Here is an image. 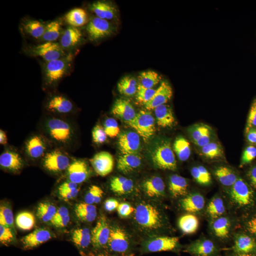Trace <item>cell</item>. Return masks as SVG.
I'll use <instances>...</instances> for the list:
<instances>
[{
    "label": "cell",
    "mask_w": 256,
    "mask_h": 256,
    "mask_svg": "<svg viewBox=\"0 0 256 256\" xmlns=\"http://www.w3.org/2000/svg\"><path fill=\"white\" fill-rule=\"evenodd\" d=\"M60 198L82 220L100 226L112 225L116 208V196L105 176L69 172L58 185Z\"/></svg>",
    "instance_id": "6da1fadb"
},
{
    "label": "cell",
    "mask_w": 256,
    "mask_h": 256,
    "mask_svg": "<svg viewBox=\"0 0 256 256\" xmlns=\"http://www.w3.org/2000/svg\"><path fill=\"white\" fill-rule=\"evenodd\" d=\"M111 80H104L98 85L62 97L64 132L65 136H82L92 120L105 110L108 104Z\"/></svg>",
    "instance_id": "7a4b0ae2"
},
{
    "label": "cell",
    "mask_w": 256,
    "mask_h": 256,
    "mask_svg": "<svg viewBox=\"0 0 256 256\" xmlns=\"http://www.w3.org/2000/svg\"><path fill=\"white\" fill-rule=\"evenodd\" d=\"M67 171L76 174L105 176L112 172V154L100 143L82 136L74 138L66 152Z\"/></svg>",
    "instance_id": "3957f363"
},
{
    "label": "cell",
    "mask_w": 256,
    "mask_h": 256,
    "mask_svg": "<svg viewBox=\"0 0 256 256\" xmlns=\"http://www.w3.org/2000/svg\"><path fill=\"white\" fill-rule=\"evenodd\" d=\"M80 218L62 198L48 200L38 210L32 227L38 238L62 242Z\"/></svg>",
    "instance_id": "277c9868"
},
{
    "label": "cell",
    "mask_w": 256,
    "mask_h": 256,
    "mask_svg": "<svg viewBox=\"0 0 256 256\" xmlns=\"http://www.w3.org/2000/svg\"><path fill=\"white\" fill-rule=\"evenodd\" d=\"M38 82L47 86H60L67 92L84 90L102 82L92 72L88 64H67L40 69L36 74Z\"/></svg>",
    "instance_id": "5b68a950"
},
{
    "label": "cell",
    "mask_w": 256,
    "mask_h": 256,
    "mask_svg": "<svg viewBox=\"0 0 256 256\" xmlns=\"http://www.w3.org/2000/svg\"><path fill=\"white\" fill-rule=\"evenodd\" d=\"M110 238L102 227L80 220L60 242L69 256H100Z\"/></svg>",
    "instance_id": "8992f818"
},
{
    "label": "cell",
    "mask_w": 256,
    "mask_h": 256,
    "mask_svg": "<svg viewBox=\"0 0 256 256\" xmlns=\"http://www.w3.org/2000/svg\"><path fill=\"white\" fill-rule=\"evenodd\" d=\"M192 188L204 196L217 213L223 212L234 197L232 180L226 168L212 165Z\"/></svg>",
    "instance_id": "52a82bcc"
},
{
    "label": "cell",
    "mask_w": 256,
    "mask_h": 256,
    "mask_svg": "<svg viewBox=\"0 0 256 256\" xmlns=\"http://www.w3.org/2000/svg\"><path fill=\"white\" fill-rule=\"evenodd\" d=\"M227 240L235 252L256 256V216L255 212L242 210L230 218L226 228Z\"/></svg>",
    "instance_id": "ba28073f"
},
{
    "label": "cell",
    "mask_w": 256,
    "mask_h": 256,
    "mask_svg": "<svg viewBox=\"0 0 256 256\" xmlns=\"http://www.w3.org/2000/svg\"><path fill=\"white\" fill-rule=\"evenodd\" d=\"M36 234L22 220H8L0 234V249L10 256H31L37 246Z\"/></svg>",
    "instance_id": "9c48e42d"
},
{
    "label": "cell",
    "mask_w": 256,
    "mask_h": 256,
    "mask_svg": "<svg viewBox=\"0 0 256 256\" xmlns=\"http://www.w3.org/2000/svg\"><path fill=\"white\" fill-rule=\"evenodd\" d=\"M129 45L134 60L144 62L166 53L170 50V43L162 32L143 25L136 28Z\"/></svg>",
    "instance_id": "30bf717a"
},
{
    "label": "cell",
    "mask_w": 256,
    "mask_h": 256,
    "mask_svg": "<svg viewBox=\"0 0 256 256\" xmlns=\"http://www.w3.org/2000/svg\"><path fill=\"white\" fill-rule=\"evenodd\" d=\"M176 214L183 232H206L212 220L210 203L200 197L188 196L182 200Z\"/></svg>",
    "instance_id": "8fae6325"
},
{
    "label": "cell",
    "mask_w": 256,
    "mask_h": 256,
    "mask_svg": "<svg viewBox=\"0 0 256 256\" xmlns=\"http://www.w3.org/2000/svg\"><path fill=\"white\" fill-rule=\"evenodd\" d=\"M124 58V48L118 42L102 40L96 45L88 65L98 78L110 80L108 77L117 70Z\"/></svg>",
    "instance_id": "7c38bea8"
},
{
    "label": "cell",
    "mask_w": 256,
    "mask_h": 256,
    "mask_svg": "<svg viewBox=\"0 0 256 256\" xmlns=\"http://www.w3.org/2000/svg\"><path fill=\"white\" fill-rule=\"evenodd\" d=\"M69 37L67 34L58 30L37 26L31 32L30 42L32 50L36 53L52 60H60L66 50Z\"/></svg>",
    "instance_id": "4fadbf2b"
},
{
    "label": "cell",
    "mask_w": 256,
    "mask_h": 256,
    "mask_svg": "<svg viewBox=\"0 0 256 256\" xmlns=\"http://www.w3.org/2000/svg\"><path fill=\"white\" fill-rule=\"evenodd\" d=\"M168 170L191 186L201 180L205 172L201 161L194 151L183 148L173 151L168 162Z\"/></svg>",
    "instance_id": "5bb4252c"
},
{
    "label": "cell",
    "mask_w": 256,
    "mask_h": 256,
    "mask_svg": "<svg viewBox=\"0 0 256 256\" xmlns=\"http://www.w3.org/2000/svg\"><path fill=\"white\" fill-rule=\"evenodd\" d=\"M256 149V129L252 122L246 121L234 134L228 148L216 158L220 164H232L236 160L248 156Z\"/></svg>",
    "instance_id": "9a60e30c"
},
{
    "label": "cell",
    "mask_w": 256,
    "mask_h": 256,
    "mask_svg": "<svg viewBox=\"0 0 256 256\" xmlns=\"http://www.w3.org/2000/svg\"><path fill=\"white\" fill-rule=\"evenodd\" d=\"M133 12L146 26L154 30H168L174 24V11L165 3L144 2L134 6Z\"/></svg>",
    "instance_id": "2e32d148"
},
{
    "label": "cell",
    "mask_w": 256,
    "mask_h": 256,
    "mask_svg": "<svg viewBox=\"0 0 256 256\" xmlns=\"http://www.w3.org/2000/svg\"><path fill=\"white\" fill-rule=\"evenodd\" d=\"M142 256H169L171 250L170 234L164 229H146L134 240Z\"/></svg>",
    "instance_id": "e0dca14e"
},
{
    "label": "cell",
    "mask_w": 256,
    "mask_h": 256,
    "mask_svg": "<svg viewBox=\"0 0 256 256\" xmlns=\"http://www.w3.org/2000/svg\"><path fill=\"white\" fill-rule=\"evenodd\" d=\"M94 37L92 28H85L70 35L66 50L60 62L64 64L84 63L90 58L95 48Z\"/></svg>",
    "instance_id": "ac0fdd59"
},
{
    "label": "cell",
    "mask_w": 256,
    "mask_h": 256,
    "mask_svg": "<svg viewBox=\"0 0 256 256\" xmlns=\"http://www.w3.org/2000/svg\"><path fill=\"white\" fill-rule=\"evenodd\" d=\"M96 30L104 40L118 42L132 34V23L127 14L116 12L101 18Z\"/></svg>",
    "instance_id": "d6986e66"
},
{
    "label": "cell",
    "mask_w": 256,
    "mask_h": 256,
    "mask_svg": "<svg viewBox=\"0 0 256 256\" xmlns=\"http://www.w3.org/2000/svg\"><path fill=\"white\" fill-rule=\"evenodd\" d=\"M213 245L212 235L207 232H183L176 239V252L178 256H202Z\"/></svg>",
    "instance_id": "ffe728a7"
},
{
    "label": "cell",
    "mask_w": 256,
    "mask_h": 256,
    "mask_svg": "<svg viewBox=\"0 0 256 256\" xmlns=\"http://www.w3.org/2000/svg\"><path fill=\"white\" fill-rule=\"evenodd\" d=\"M206 129V121L202 116L190 114L176 124V132L182 142L195 144L204 140Z\"/></svg>",
    "instance_id": "44dd1931"
},
{
    "label": "cell",
    "mask_w": 256,
    "mask_h": 256,
    "mask_svg": "<svg viewBox=\"0 0 256 256\" xmlns=\"http://www.w3.org/2000/svg\"><path fill=\"white\" fill-rule=\"evenodd\" d=\"M236 186L242 192L256 191V160L245 156L232 164Z\"/></svg>",
    "instance_id": "7402d4cb"
},
{
    "label": "cell",
    "mask_w": 256,
    "mask_h": 256,
    "mask_svg": "<svg viewBox=\"0 0 256 256\" xmlns=\"http://www.w3.org/2000/svg\"><path fill=\"white\" fill-rule=\"evenodd\" d=\"M208 126L220 132L228 133L242 121V116L230 106H222L210 110Z\"/></svg>",
    "instance_id": "603a6c76"
},
{
    "label": "cell",
    "mask_w": 256,
    "mask_h": 256,
    "mask_svg": "<svg viewBox=\"0 0 256 256\" xmlns=\"http://www.w3.org/2000/svg\"><path fill=\"white\" fill-rule=\"evenodd\" d=\"M233 138L234 134L228 132H220L210 126H207L204 140L205 151L210 156L216 158L228 148Z\"/></svg>",
    "instance_id": "cb8c5ba5"
},
{
    "label": "cell",
    "mask_w": 256,
    "mask_h": 256,
    "mask_svg": "<svg viewBox=\"0 0 256 256\" xmlns=\"http://www.w3.org/2000/svg\"><path fill=\"white\" fill-rule=\"evenodd\" d=\"M154 190L160 204L163 206H174L180 200V194L176 184L174 180L168 176L158 178Z\"/></svg>",
    "instance_id": "d4e9b609"
},
{
    "label": "cell",
    "mask_w": 256,
    "mask_h": 256,
    "mask_svg": "<svg viewBox=\"0 0 256 256\" xmlns=\"http://www.w3.org/2000/svg\"><path fill=\"white\" fill-rule=\"evenodd\" d=\"M138 202L140 213L146 217L156 216L161 207V204L154 188L150 186H144L141 190L138 196Z\"/></svg>",
    "instance_id": "484cf974"
},
{
    "label": "cell",
    "mask_w": 256,
    "mask_h": 256,
    "mask_svg": "<svg viewBox=\"0 0 256 256\" xmlns=\"http://www.w3.org/2000/svg\"><path fill=\"white\" fill-rule=\"evenodd\" d=\"M100 256H134L130 242L124 238H110Z\"/></svg>",
    "instance_id": "4316f807"
},
{
    "label": "cell",
    "mask_w": 256,
    "mask_h": 256,
    "mask_svg": "<svg viewBox=\"0 0 256 256\" xmlns=\"http://www.w3.org/2000/svg\"><path fill=\"white\" fill-rule=\"evenodd\" d=\"M12 215V206L9 198L2 194L0 195V216L9 220Z\"/></svg>",
    "instance_id": "83f0119b"
}]
</instances>
